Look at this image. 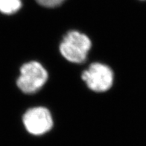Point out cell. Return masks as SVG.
I'll return each instance as SVG.
<instances>
[{"instance_id": "obj_2", "label": "cell", "mask_w": 146, "mask_h": 146, "mask_svg": "<svg viewBox=\"0 0 146 146\" xmlns=\"http://www.w3.org/2000/svg\"><path fill=\"white\" fill-rule=\"evenodd\" d=\"M48 79V73L40 63L30 62L22 65L17 85L22 92L34 94L39 91Z\"/></svg>"}, {"instance_id": "obj_5", "label": "cell", "mask_w": 146, "mask_h": 146, "mask_svg": "<svg viewBox=\"0 0 146 146\" xmlns=\"http://www.w3.org/2000/svg\"><path fill=\"white\" fill-rule=\"evenodd\" d=\"M22 6L21 0H0V12L12 14L20 10Z\"/></svg>"}, {"instance_id": "obj_1", "label": "cell", "mask_w": 146, "mask_h": 146, "mask_svg": "<svg viewBox=\"0 0 146 146\" xmlns=\"http://www.w3.org/2000/svg\"><path fill=\"white\" fill-rule=\"evenodd\" d=\"M90 48V39L85 34L78 31L69 32L60 46L63 57L74 63H81L85 61Z\"/></svg>"}, {"instance_id": "obj_6", "label": "cell", "mask_w": 146, "mask_h": 146, "mask_svg": "<svg viewBox=\"0 0 146 146\" xmlns=\"http://www.w3.org/2000/svg\"><path fill=\"white\" fill-rule=\"evenodd\" d=\"M42 6L47 7H54L63 3L65 0H36Z\"/></svg>"}, {"instance_id": "obj_4", "label": "cell", "mask_w": 146, "mask_h": 146, "mask_svg": "<svg viewBox=\"0 0 146 146\" xmlns=\"http://www.w3.org/2000/svg\"><path fill=\"white\" fill-rule=\"evenodd\" d=\"M26 129L32 135L40 136L48 133L53 126L49 111L43 107L29 109L23 117Z\"/></svg>"}, {"instance_id": "obj_3", "label": "cell", "mask_w": 146, "mask_h": 146, "mask_svg": "<svg viewBox=\"0 0 146 146\" xmlns=\"http://www.w3.org/2000/svg\"><path fill=\"white\" fill-rule=\"evenodd\" d=\"M82 78L91 90L103 92L110 88L113 85V73L107 65L93 63L83 71Z\"/></svg>"}]
</instances>
